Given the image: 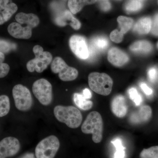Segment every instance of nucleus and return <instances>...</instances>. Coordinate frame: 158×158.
<instances>
[{"label":"nucleus","instance_id":"nucleus-1","mask_svg":"<svg viewBox=\"0 0 158 158\" xmlns=\"http://www.w3.org/2000/svg\"><path fill=\"white\" fill-rule=\"evenodd\" d=\"M54 113L58 121L65 123L71 128L78 127L83 119L80 110L73 106H57L54 108Z\"/></svg>","mask_w":158,"mask_h":158},{"label":"nucleus","instance_id":"nucleus-2","mask_svg":"<svg viewBox=\"0 0 158 158\" xmlns=\"http://www.w3.org/2000/svg\"><path fill=\"white\" fill-rule=\"evenodd\" d=\"M103 123L101 114L96 111L89 113L82 124L81 131L85 134H92L94 143H100L102 139Z\"/></svg>","mask_w":158,"mask_h":158},{"label":"nucleus","instance_id":"nucleus-3","mask_svg":"<svg viewBox=\"0 0 158 158\" xmlns=\"http://www.w3.org/2000/svg\"><path fill=\"white\" fill-rule=\"evenodd\" d=\"M88 84L91 90L95 93L107 96L112 91L113 81L107 74L94 72L88 76Z\"/></svg>","mask_w":158,"mask_h":158},{"label":"nucleus","instance_id":"nucleus-4","mask_svg":"<svg viewBox=\"0 0 158 158\" xmlns=\"http://www.w3.org/2000/svg\"><path fill=\"white\" fill-rule=\"evenodd\" d=\"M33 51L35 58L27 63V69L31 73L36 71L38 73H41L52 63V56L49 52H44L42 47L39 45L34 46Z\"/></svg>","mask_w":158,"mask_h":158},{"label":"nucleus","instance_id":"nucleus-5","mask_svg":"<svg viewBox=\"0 0 158 158\" xmlns=\"http://www.w3.org/2000/svg\"><path fill=\"white\" fill-rule=\"evenodd\" d=\"M60 147V142L56 136L51 135L43 139L35 148L37 158H54Z\"/></svg>","mask_w":158,"mask_h":158},{"label":"nucleus","instance_id":"nucleus-6","mask_svg":"<svg viewBox=\"0 0 158 158\" xmlns=\"http://www.w3.org/2000/svg\"><path fill=\"white\" fill-rule=\"evenodd\" d=\"M51 68L53 73L59 74V78L63 81H73L78 75V72L76 69L68 66L60 57L54 58L52 61Z\"/></svg>","mask_w":158,"mask_h":158},{"label":"nucleus","instance_id":"nucleus-7","mask_svg":"<svg viewBox=\"0 0 158 158\" xmlns=\"http://www.w3.org/2000/svg\"><path fill=\"white\" fill-rule=\"evenodd\" d=\"M34 96L44 106L51 104L52 101V87L51 83L44 79H40L34 82L32 86Z\"/></svg>","mask_w":158,"mask_h":158},{"label":"nucleus","instance_id":"nucleus-8","mask_svg":"<svg viewBox=\"0 0 158 158\" xmlns=\"http://www.w3.org/2000/svg\"><path fill=\"white\" fill-rule=\"evenodd\" d=\"M12 95L18 110L27 111L31 109L33 105V98L30 90L25 86L17 85L12 89Z\"/></svg>","mask_w":158,"mask_h":158},{"label":"nucleus","instance_id":"nucleus-9","mask_svg":"<svg viewBox=\"0 0 158 158\" xmlns=\"http://www.w3.org/2000/svg\"><path fill=\"white\" fill-rule=\"evenodd\" d=\"M69 43L71 50L79 59L85 60L90 57V49L83 36L73 35L70 37Z\"/></svg>","mask_w":158,"mask_h":158},{"label":"nucleus","instance_id":"nucleus-10","mask_svg":"<svg viewBox=\"0 0 158 158\" xmlns=\"http://www.w3.org/2000/svg\"><path fill=\"white\" fill-rule=\"evenodd\" d=\"M19 141L15 138L7 137L0 141V158L13 156L19 151Z\"/></svg>","mask_w":158,"mask_h":158},{"label":"nucleus","instance_id":"nucleus-11","mask_svg":"<svg viewBox=\"0 0 158 158\" xmlns=\"http://www.w3.org/2000/svg\"><path fill=\"white\" fill-rule=\"evenodd\" d=\"M55 23L59 27H65L69 25L75 30H78L81 27V23L75 18L72 13L69 10L62 11L57 14L54 19Z\"/></svg>","mask_w":158,"mask_h":158},{"label":"nucleus","instance_id":"nucleus-12","mask_svg":"<svg viewBox=\"0 0 158 158\" xmlns=\"http://www.w3.org/2000/svg\"><path fill=\"white\" fill-rule=\"evenodd\" d=\"M32 28L28 26L23 27L18 23H12L8 27L9 34L17 39H29L32 36Z\"/></svg>","mask_w":158,"mask_h":158},{"label":"nucleus","instance_id":"nucleus-13","mask_svg":"<svg viewBox=\"0 0 158 158\" xmlns=\"http://www.w3.org/2000/svg\"><path fill=\"white\" fill-rule=\"evenodd\" d=\"M111 110L114 115L118 118H123L127 113V106L125 98L122 95L115 97L111 104Z\"/></svg>","mask_w":158,"mask_h":158},{"label":"nucleus","instance_id":"nucleus-14","mask_svg":"<svg viewBox=\"0 0 158 158\" xmlns=\"http://www.w3.org/2000/svg\"><path fill=\"white\" fill-rule=\"evenodd\" d=\"M108 59L113 65L118 67L124 65L129 61L127 55L121 50L116 48H113L109 50Z\"/></svg>","mask_w":158,"mask_h":158},{"label":"nucleus","instance_id":"nucleus-15","mask_svg":"<svg viewBox=\"0 0 158 158\" xmlns=\"http://www.w3.org/2000/svg\"><path fill=\"white\" fill-rule=\"evenodd\" d=\"M152 110L148 106H141L137 113H133L130 117V120L134 124L146 122L151 117Z\"/></svg>","mask_w":158,"mask_h":158},{"label":"nucleus","instance_id":"nucleus-16","mask_svg":"<svg viewBox=\"0 0 158 158\" xmlns=\"http://www.w3.org/2000/svg\"><path fill=\"white\" fill-rule=\"evenodd\" d=\"M15 18L19 23L27 25L32 29L36 27L39 24V17L33 13L27 14L24 12H20L16 15Z\"/></svg>","mask_w":158,"mask_h":158},{"label":"nucleus","instance_id":"nucleus-17","mask_svg":"<svg viewBox=\"0 0 158 158\" xmlns=\"http://www.w3.org/2000/svg\"><path fill=\"white\" fill-rule=\"evenodd\" d=\"M91 44L90 53V52H92L90 55L93 56L95 52L105 50L107 48L109 43L108 39L106 37L99 36L93 38L91 40Z\"/></svg>","mask_w":158,"mask_h":158},{"label":"nucleus","instance_id":"nucleus-18","mask_svg":"<svg viewBox=\"0 0 158 158\" xmlns=\"http://www.w3.org/2000/svg\"><path fill=\"white\" fill-rule=\"evenodd\" d=\"M152 25V21L149 17L142 18L136 23L134 30L138 34H147L151 30Z\"/></svg>","mask_w":158,"mask_h":158},{"label":"nucleus","instance_id":"nucleus-19","mask_svg":"<svg viewBox=\"0 0 158 158\" xmlns=\"http://www.w3.org/2000/svg\"><path fill=\"white\" fill-rule=\"evenodd\" d=\"M97 1V0H68V6L72 13L75 14L81 11L84 6L92 5Z\"/></svg>","mask_w":158,"mask_h":158},{"label":"nucleus","instance_id":"nucleus-20","mask_svg":"<svg viewBox=\"0 0 158 158\" xmlns=\"http://www.w3.org/2000/svg\"><path fill=\"white\" fill-rule=\"evenodd\" d=\"M17 10V6L15 3H9L5 9L0 12V25L8 21Z\"/></svg>","mask_w":158,"mask_h":158},{"label":"nucleus","instance_id":"nucleus-21","mask_svg":"<svg viewBox=\"0 0 158 158\" xmlns=\"http://www.w3.org/2000/svg\"><path fill=\"white\" fill-rule=\"evenodd\" d=\"M130 48L131 51L135 52L148 53L152 50V46L147 40H140L133 43Z\"/></svg>","mask_w":158,"mask_h":158},{"label":"nucleus","instance_id":"nucleus-22","mask_svg":"<svg viewBox=\"0 0 158 158\" xmlns=\"http://www.w3.org/2000/svg\"><path fill=\"white\" fill-rule=\"evenodd\" d=\"M73 101L77 106L83 110H90L93 107V102L85 98L83 94H74Z\"/></svg>","mask_w":158,"mask_h":158},{"label":"nucleus","instance_id":"nucleus-23","mask_svg":"<svg viewBox=\"0 0 158 158\" xmlns=\"http://www.w3.org/2000/svg\"><path fill=\"white\" fill-rule=\"evenodd\" d=\"M117 21L120 27V32L125 34L129 31L133 26L134 20L132 19L125 16H120L117 18Z\"/></svg>","mask_w":158,"mask_h":158},{"label":"nucleus","instance_id":"nucleus-24","mask_svg":"<svg viewBox=\"0 0 158 158\" xmlns=\"http://www.w3.org/2000/svg\"><path fill=\"white\" fill-rule=\"evenodd\" d=\"M116 148V151L114 154V158H125V148L123 144L122 141L120 138H116L111 141Z\"/></svg>","mask_w":158,"mask_h":158},{"label":"nucleus","instance_id":"nucleus-25","mask_svg":"<svg viewBox=\"0 0 158 158\" xmlns=\"http://www.w3.org/2000/svg\"><path fill=\"white\" fill-rule=\"evenodd\" d=\"M10 109V100L9 97L6 95L0 96V117L6 116Z\"/></svg>","mask_w":158,"mask_h":158},{"label":"nucleus","instance_id":"nucleus-26","mask_svg":"<svg viewBox=\"0 0 158 158\" xmlns=\"http://www.w3.org/2000/svg\"><path fill=\"white\" fill-rule=\"evenodd\" d=\"M140 158H158V146L144 149L140 154Z\"/></svg>","mask_w":158,"mask_h":158},{"label":"nucleus","instance_id":"nucleus-27","mask_svg":"<svg viewBox=\"0 0 158 158\" xmlns=\"http://www.w3.org/2000/svg\"><path fill=\"white\" fill-rule=\"evenodd\" d=\"M142 3L139 0H129L126 4L125 9L127 12H135L142 8Z\"/></svg>","mask_w":158,"mask_h":158},{"label":"nucleus","instance_id":"nucleus-28","mask_svg":"<svg viewBox=\"0 0 158 158\" xmlns=\"http://www.w3.org/2000/svg\"><path fill=\"white\" fill-rule=\"evenodd\" d=\"M5 56L4 54L0 52V78L5 77L9 73L10 66L8 64L4 63Z\"/></svg>","mask_w":158,"mask_h":158},{"label":"nucleus","instance_id":"nucleus-29","mask_svg":"<svg viewBox=\"0 0 158 158\" xmlns=\"http://www.w3.org/2000/svg\"><path fill=\"white\" fill-rule=\"evenodd\" d=\"M130 98L135 103L136 106H139L142 102V97L135 88H130L128 91Z\"/></svg>","mask_w":158,"mask_h":158},{"label":"nucleus","instance_id":"nucleus-30","mask_svg":"<svg viewBox=\"0 0 158 158\" xmlns=\"http://www.w3.org/2000/svg\"><path fill=\"white\" fill-rule=\"evenodd\" d=\"M15 46L13 44L0 40V52L3 53L8 52L11 50H13Z\"/></svg>","mask_w":158,"mask_h":158},{"label":"nucleus","instance_id":"nucleus-31","mask_svg":"<svg viewBox=\"0 0 158 158\" xmlns=\"http://www.w3.org/2000/svg\"><path fill=\"white\" fill-rule=\"evenodd\" d=\"M123 34L118 30H115L112 31L110 35V38L111 40L117 43L121 42L123 39Z\"/></svg>","mask_w":158,"mask_h":158},{"label":"nucleus","instance_id":"nucleus-32","mask_svg":"<svg viewBox=\"0 0 158 158\" xmlns=\"http://www.w3.org/2000/svg\"><path fill=\"white\" fill-rule=\"evenodd\" d=\"M158 74L157 69L155 67H152L150 69L148 72V75L150 81L152 83L155 81L157 78Z\"/></svg>","mask_w":158,"mask_h":158},{"label":"nucleus","instance_id":"nucleus-33","mask_svg":"<svg viewBox=\"0 0 158 158\" xmlns=\"http://www.w3.org/2000/svg\"><path fill=\"white\" fill-rule=\"evenodd\" d=\"M152 33L156 36L158 35V13L156 14L152 22L151 28Z\"/></svg>","mask_w":158,"mask_h":158},{"label":"nucleus","instance_id":"nucleus-34","mask_svg":"<svg viewBox=\"0 0 158 158\" xmlns=\"http://www.w3.org/2000/svg\"><path fill=\"white\" fill-rule=\"evenodd\" d=\"M100 7L103 11H106L111 9V5L109 0H98Z\"/></svg>","mask_w":158,"mask_h":158},{"label":"nucleus","instance_id":"nucleus-35","mask_svg":"<svg viewBox=\"0 0 158 158\" xmlns=\"http://www.w3.org/2000/svg\"><path fill=\"white\" fill-rule=\"evenodd\" d=\"M140 87H141V90H143L144 93L148 96L151 95L153 93V90L151 88H149L148 86L145 83L141 82L140 84Z\"/></svg>","mask_w":158,"mask_h":158},{"label":"nucleus","instance_id":"nucleus-36","mask_svg":"<svg viewBox=\"0 0 158 158\" xmlns=\"http://www.w3.org/2000/svg\"><path fill=\"white\" fill-rule=\"evenodd\" d=\"M9 2L10 0H0V12L5 9Z\"/></svg>","mask_w":158,"mask_h":158},{"label":"nucleus","instance_id":"nucleus-37","mask_svg":"<svg viewBox=\"0 0 158 158\" xmlns=\"http://www.w3.org/2000/svg\"><path fill=\"white\" fill-rule=\"evenodd\" d=\"M83 94L85 98L87 99H89L92 97V94L88 88H85L83 90Z\"/></svg>","mask_w":158,"mask_h":158},{"label":"nucleus","instance_id":"nucleus-38","mask_svg":"<svg viewBox=\"0 0 158 158\" xmlns=\"http://www.w3.org/2000/svg\"><path fill=\"white\" fill-rule=\"evenodd\" d=\"M19 158H35L34 154L32 153H27Z\"/></svg>","mask_w":158,"mask_h":158},{"label":"nucleus","instance_id":"nucleus-39","mask_svg":"<svg viewBox=\"0 0 158 158\" xmlns=\"http://www.w3.org/2000/svg\"><path fill=\"white\" fill-rule=\"evenodd\" d=\"M157 48H158V42L157 43Z\"/></svg>","mask_w":158,"mask_h":158},{"label":"nucleus","instance_id":"nucleus-40","mask_svg":"<svg viewBox=\"0 0 158 158\" xmlns=\"http://www.w3.org/2000/svg\"></svg>","mask_w":158,"mask_h":158}]
</instances>
